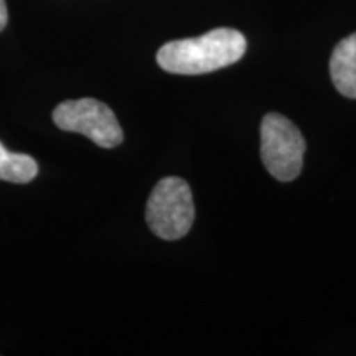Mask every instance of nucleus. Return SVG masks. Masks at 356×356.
Here are the masks:
<instances>
[{"mask_svg": "<svg viewBox=\"0 0 356 356\" xmlns=\"http://www.w3.org/2000/svg\"><path fill=\"white\" fill-rule=\"evenodd\" d=\"M145 220L152 233L165 241L184 238L195 220V204L188 184L178 177L162 178L147 202Z\"/></svg>", "mask_w": 356, "mask_h": 356, "instance_id": "f03ea898", "label": "nucleus"}, {"mask_svg": "<svg viewBox=\"0 0 356 356\" xmlns=\"http://www.w3.org/2000/svg\"><path fill=\"white\" fill-rule=\"evenodd\" d=\"M246 47V38L238 30L216 29L202 37L165 43L157 53V63L167 73L207 74L241 60Z\"/></svg>", "mask_w": 356, "mask_h": 356, "instance_id": "f257e3e1", "label": "nucleus"}, {"mask_svg": "<svg viewBox=\"0 0 356 356\" xmlns=\"http://www.w3.org/2000/svg\"><path fill=\"white\" fill-rule=\"evenodd\" d=\"M305 139L284 115L266 114L261 124V157L267 172L279 181H292L304 167Z\"/></svg>", "mask_w": 356, "mask_h": 356, "instance_id": "7ed1b4c3", "label": "nucleus"}, {"mask_svg": "<svg viewBox=\"0 0 356 356\" xmlns=\"http://www.w3.org/2000/svg\"><path fill=\"white\" fill-rule=\"evenodd\" d=\"M38 173V163L26 154H13L0 144V180L29 184Z\"/></svg>", "mask_w": 356, "mask_h": 356, "instance_id": "423d86ee", "label": "nucleus"}, {"mask_svg": "<svg viewBox=\"0 0 356 356\" xmlns=\"http://www.w3.org/2000/svg\"><path fill=\"white\" fill-rule=\"evenodd\" d=\"M330 76L340 95L356 99V33L341 40L333 50Z\"/></svg>", "mask_w": 356, "mask_h": 356, "instance_id": "39448f33", "label": "nucleus"}, {"mask_svg": "<svg viewBox=\"0 0 356 356\" xmlns=\"http://www.w3.org/2000/svg\"><path fill=\"white\" fill-rule=\"evenodd\" d=\"M53 121L61 131L83 134L102 149H113L124 140L113 109L92 97L61 102L53 111Z\"/></svg>", "mask_w": 356, "mask_h": 356, "instance_id": "20e7f679", "label": "nucleus"}, {"mask_svg": "<svg viewBox=\"0 0 356 356\" xmlns=\"http://www.w3.org/2000/svg\"><path fill=\"white\" fill-rule=\"evenodd\" d=\"M8 20V12H7V3L6 0H0V32L6 29Z\"/></svg>", "mask_w": 356, "mask_h": 356, "instance_id": "0eeeda50", "label": "nucleus"}]
</instances>
